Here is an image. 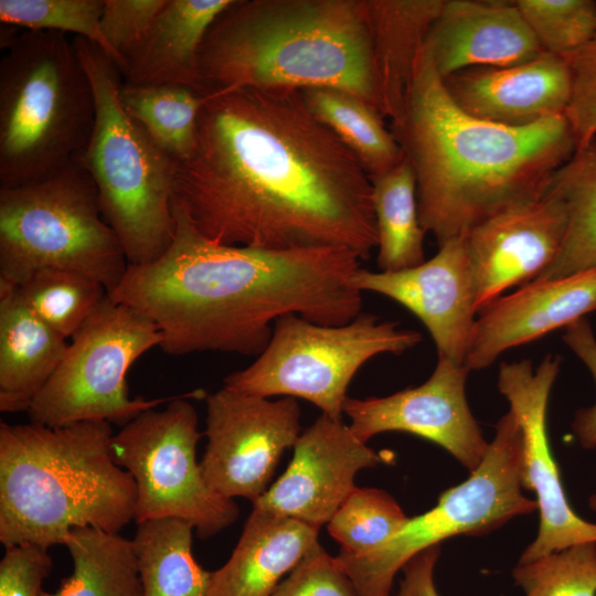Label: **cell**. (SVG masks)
Here are the masks:
<instances>
[{
  "instance_id": "6da1fadb",
  "label": "cell",
  "mask_w": 596,
  "mask_h": 596,
  "mask_svg": "<svg viewBox=\"0 0 596 596\" xmlns=\"http://www.w3.org/2000/svg\"><path fill=\"white\" fill-rule=\"evenodd\" d=\"M172 205L202 235L263 249L377 246L369 174L301 91L212 93L192 153L174 161Z\"/></svg>"
},
{
  "instance_id": "7a4b0ae2",
  "label": "cell",
  "mask_w": 596,
  "mask_h": 596,
  "mask_svg": "<svg viewBox=\"0 0 596 596\" xmlns=\"http://www.w3.org/2000/svg\"><path fill=\"white\" fill-rule=\"evenodd\" d=\"M175 232L157 259L128 265L108 297L147 317L171 355L216 351L258 356L277 319L341 326L362 309L352 285L360 257L345 248L263 249L220 244L172 205Z\"/></svg>"
},
{
  "instance_id": "3957f363",
  "label": "cell",
  "mask_w": 596,
  "mask_h": 596,
  "mask_svg": "<svg viewBox=\"0 0 596 596\" xmlns=\"http://www.w3.org/2000/svg\"><path fill=\"white\" fill-rule=\"evenodd\" d=\"M390 123L416 179L421 224L438 246L543 196L577 148L565 115L509 127L466 114L424 47L403 108Z\"/></svg>"
},
{
  "instance_id": "277c9868",
  "label": "cell",
  "mask_w": 596,
  "mask_h": 596,
  "mask_svg": "<svg viewBox=\"0 0 596 596\" xmlns=\"http://www.w3.org/2000/svg\"><path fill=\"white\" fill-rule=\"evenodd\" d=\"M199 66L206 95L327 87L380 111L365 0H234L211 25Z\"/></svg>"
},
{
  "instance_id": "5b68a950",
  "label": "cell",
  "mask_w": 596,
  "mask_h": 596,
  "mask_svg": "<svg viewBox=\"0 0 596 596\" xmlns=\"http://www.w3.org/2000/svg\"><path fill=\"white\" fill-rule=\"evenodd\" d=\"M106 421L0 424V542L49 549L75 528L119 533L136 513V485L111 455Z\"/></svg>"
},
{
  "instance_id": "8992f818",
  "label": "cell",
  "mask_w": 596,
  "mask_h": 596,
  "mask_svg": "<svg viewBox=\"0 0 596 596\" xmlns=\"http://www.w3.org/2000/svg\"><path fill=\"white\" fill-rule=\"evenodd\" d=\"M0 189L47 179L86 147L95 96L73 40L1 31Z\"/></svg>"
},
{
  "instance_id": "52a82bcc",
  "label": "cell",
  "mask_w": 596,
  "mask_h": 596,
  "mask_svg": "<svg viewBox=\"0 0 596 596\" xmlns=\"http://www.w3.org/2000/svg\"><path fill=\"white\" fill-rule=\"evenodd\" d=\"M74 46L95 96V123L75 158L97 189L105 222L129 265L150 263L171 245L174 160L123 108V76L96 44L75 36Z\"/></svg>"
},
{
  "instance_id": "ba28073f",
  "label": "cell",
  "mask_w": 596,
  "mask_h": 596,
  "mask_svg": "<svg viewBox=\"0 0 596 596\" xmlns=\"http://www.w3.org/2000/svg\"><path fill=\"white\" fill-rule=\"evenodd\" d=\"M128 265L95 183L76 159L42 181L0 189V280L18 285L53 267L87 275L109 294Z\"/></svg>"
},
{
  "instance_id": "9c48e42d",
  "label": "cell",
  "mask_w": 596,
  "mask_h": 596,
  "mask_svg": "<svg viewBox=\"0 0 596 596\" xmlns=\"http://www.w3.org/2000/svg\"><path fill=\"white\" fill-rule=\"evenodd\" d=\"M422 334L361 312L341 326H323L298 315L275 321L272 338L256 360L224 379V387L249 395L302 398L342 421L347 391L355 373L376 355H400Z\"/></svg>"
},
{
  "instance_id": "30bf717a",
  "label": "cell",
  "mask_w": 596,
  "mask_h": 596,
  "mask_svg": "<svg viewBox=\"0 0 596 596\" xmlns=\"http://www.w3.org/2000/svg\"><path fill=\"white\" fill-rule=\"evenodd\" d=\"M494 428V438L478 468L467 480L444 491L433 509L408 518L390 541L368 556L337 555L360 596H392L398 571L444 540L485 535L538 510L535 500L522 493L523 434L515 414L509 409Z\"/></svg>"
},
{
  "instance_id": "8fae6325",
  "label": "cell",
  "mask_w": 596,
  "mask_h": 596,
  "mask_svg": "<svg viewBox=\"0 0 596 596\" xmlns=\"http://www.w3.org/2000/svg\"><path fill=\"white\" fill-rule=\"evenodd\" d=\"M203 396L202 390L175 395L163 409L143 411L114 434L113 458L136 485L137 523L174 518L209 539L236 521L237 504L207 486L196 460L202 434L190 398Z\"/></svg>"
},
{
  "instance_id": "7c38bea8",
  "label": "cell",
  "mask_w": 596,
  "mask_h": 596,
  "mask_svg": "<svg viewBox=\"0 0 596 596\" xmlns=\"http://www.w3.org/2000/svg\"><path fill=\"white\" fill-rule=\"evenodd\" d=\"M161 334L143 315L109 297L68 342L66 352L26 414L31 423L61 426L106 421L123 426L175 395L131 398L126 376Z\"/></svg>"
},
{
  "instance_id": "4fadbf2b",
  "label": "cell",
  "mask_w": 596,
  "mask_h": 596,
  "mask_svg": "<svg viewBox=\"0 0 596 596\" xmlns=\"http://www.w3.org/2000/svg\"><path fill=\"white\" fill-rule=\"evenodd\" d=\"M205 398L203 478L215 493L253 503L267 491L281 455L302 432L297 400L270 401L224 386Z\"/></svg>"
},
{
  "instance_id": "5bb4252c",
  "label": "cell",
  "mask_w": 596,
  "mask_h": 596,
  "mask_svg": "<svg viewBox=\"0 0 596 596\" xmlns=\"http://www.w3.org/2000/svg\"><path fill=\"white\" fill-rule=\"evenodd\" d=\"M560 356L546 355L536 369L530 360L501 363L498 389L523 434L522 487L533 491L540 512L534 541L519 563H529L583 542H596V523L570 505L547 433V403L560 371Z\"/></svg>"
},
{
  "instance_id": "9a60e30c",
  "label": "cell",
  "mask_w": 596,
  "mask_h": 596,
  "mask_svg": "<svg viewBox=\"0 0 596 596\" xmlns=\"http://www.w3.org/2000/svg\"><path fill=\"white\" fill-rule=\"evenodd\" d=\"M468 373L464 364L438 356L423 384L383 397H348L343 413L363 443L384 432L409 433L437 444L471 472L481 464L489 443L468 406Z\"/></svg>"
},
{
  "instance_id": "2e32d148",
  "label": "cell",
  "mask_w": 596,
  "mask_h": 596,
  "mask_svg": "<svg viewBox=\"0 0 596 596\" xmlns=\"http://www.w3.org/2000/svg\"><path fill=\"white\" fill-rule=\"evenodd\" d=\"M391 457L360 440L342 421L321 414L301 432L285 472L253 509L320 529L356 488L355 475Z\"/></svg>"
},
{
  "instance_id": "e0dca14e",
  "label": "cell",
  "mask_w": 596,
  "mask_h": 596,
  "mask_svg": "<svg viewBox=\"0 0 596 596\" xmlns=\"http://www.w3.org/2000/svg\"><path fill=\"white\" fill-rule=\"evenodd\" d=\"M566 226L563 204L547 193L475 226L465 244L477 313L507 289L539 277L557 257Z\"/></svg>"
},
{
  "instance_id": "ac0fdd59",
  "label": "cell",
  "mask_w": 596,
  "mask_h": 596,
  "mask_svg": "<svg viewBox=\"0 0 596 596\" xmlns=\"http://www.w3.org/2000/svg\"><path fill=\"white\" fill-rule=\"evenodd\" d=\"M352 285L385 296L426 327L438 356L464 364L476 321L475 289L465 237L439 246L434 257L398 272L359 268Z\"/></svg>"
},
{
  "instance_id": "d6986e66",
  "label": "cell",
  "mask_w": 596,
  "mask_h": 596,
  "mask_svg": "<svg viewBox=\"0 0 596 596\" xmlns=\"http://www.w3.org/2000/svg\"><path fill=\"white\" fill-rule=\"evenodd\" d=\"M595 310L596 267L533 279L478 313L464 365L469 372L486 369L507 350L566 328Z\"/></svg>"
},
{
  "instance_id": "ffe728a7",
  "label": "cell",
  "mask_w": 596,
  "mask_h": 596,
  "mask_svg": "<svg viewBox=\"0 0 596 596\" xmlns=\"http://www.w3.org/2000/svg\"><path fill=\"white\" fill-rule=\"evenodd\" d=\"M443 79L462 111L509 127L565 115L572 94L564 58L545 51L524 63L470 67Z\"/></svg>"
},
{
  "instance_id": "44dd1931",
  "label": "cell",
  "mask_w": 596,
  "mask_h": 596,
  "mask_svg": "<svg viewBox=\"0 0 596 596\" xmlns=\"http://www.w3.org/2000/svg\"><path fill=\"white\" fill-rule=\"evenodd\" d=\"M424 49L443 78L524 63L543 52L514 1L505 0H445Z\"/></svg>"
},
{
  "instance_id": "7402d4cb",
  "label": "cell",
  "mask_w": 596,
  "mask_h": 596,
  "mask_svg": "<svg viewBox=\"0 0 596 596\" xmlns=\"http://www.w3.org/2000/svg\"><path fill=\"white\" fill-rule=\"evenodd\" d=\"M233 1L166 0L146 35L125 56L119 68L124 82L178 83L203 92L200 51L211 25Z\"/></svg>"
},
{
  "instance_id": "603a6c76",
  "label": "cell",
  "mask_w": 596,
  "mask_h": 596,
  "mask_svg": "<svg viewBox=\"0 0 596 596\" xmlns=\"http://www.w3.org/2000/svg\"><path fill=\"white\" fill-rule=\"evenodd\" d=\"M319 529L252 509L227 562L212 572L210 596H270L318 543Z\"/></svg>"
},
{
  "instance_id": "cb8c5ba5",
  "label": "cell",
  "mask_w": 596,
  "mask_h": 596,
  "mask_svg": "<svg viewBox=\"0 0 596 596\" xmlns=\"http://www.w3.org/2000/svg\"><path fill=\"white\" fill-rule=\"evenodd\" d=\"M67 339L38 318L15 286L0 280V411L28 412L60 365Z\"/></svg>"
},
{
  "instance_id": "d4e9b609",
  "label": "cell",
  "mask_w": 596,
  "mask_h": 596,
  "mask_svg": "<svg viewBox=\"0 0 596 596\" xmlns=\"http://www.w3.org/2000/svg\"><path fill=\"white\" fill-rule=\"evenodd\" d=\"M445 0H365L379 108L395 119L404 105L416 61Z\"/></svg>"
},
{
  "instance_id": "484cf974",
  "label": "cell",
  "mask_w": 596,
  "mask_h": 596,
  "mask_svg": "<svg viewBox=\"0 0 596 596\" xmlns=\"http://www.w3.org/2000/svg\"><path fill=\"white\" fill-rule=\"evenodd\" d=\"M545 193L563 204L567 226L557 257L535 279L596 267V136L554 172Z\"/></svg>"
},
{
  "instance_id": "4316f807",
  "label": "cell",
  "mask_w": 596,
  "mask_h": 596,
  "mask_svg": "<svg viewBox=\"0 0 596 596\" xmlns=\"http://www.w3.org/2000/svg\"><path fill=\"white\" fill-rule=\"evenodd\" d=\"M193 530L174 518L137 523L132 542L143 596H210L212 572L193 556Z\"/></svg>"
},
{
  "instance_id": "83f0119b",
  "label": "cell",
  "mask_w": 596,
  "mask_h": 596,
  "mask_svg": "<svg viewBox=\"0 0 596 596\" xmlns=\"http://www.w3.org/2000/svg\"><path fill=\"white\" fill-rule=\"evenodd\" d=\"M64 545L73 571L42 596H143L132 540L85 526L73 529Z\"/></svg>"
},
{
  "instance_id": "f1b7e54d",
  "label": "cell",
  "mask_w": 596,
  "mask_h": 596,
  "mask_svg": "<svg viewBox=\"0 0 596 596\" xmlns=\"http://www.w3.org/2000/svg\"><path fill=\"white\" fill-rule=\"evenodd\" d=\"M377 231V267L398 272L425 259L424 231L418 214L416 179L406 158L394 168L370 177Z\"/></svg>"
},
{
  "instance_id": "f546056e",
  "label": "cell",
  "mask_w": 596,
  "mask_h": 596,
  "mask_svg": "<svg viewBox=\"0 0 596 596\" xmlns=\"http://www.w3.org/2000/svg\"><path fill=\"white\" fill-rule=\"evenodd\" d=\"M301 94L311 114L356 157L369 177L383 173L405 159L374 106L336 88H309Z\"/></svg>"
},
{
  "instance_id": "4dcf8cb0",
  "label": "cell",
  "mask_w": 596,
  "mask_h": 596,
  "mask_svg": "<svg viewBox=\"0 0 596 596\" xmlns=\"http://www.w3.org/2000/svg\"><path fill=\"white\" fill-rule=\"evenodd\" d=\"M207 95L184 84L121 83L125 111L174 161L187 159L196 141L198 119Z\"/></svg>"
},
{
  "instance_id": "1f68e13d",
  "label": "cell",
  "mask_w": 596,
  "mask_h": 596,
  "mask_svg": "<svg viewBox=\"0 0 596 596\" xmlns=\"http://www.w3.org/2000/svg\"><path fill=\"white\" fill-rule=\"evenodd\" d=\"M14 286L25 306L65 339H72L108 298L96 279L62 268L36 269Z\"/></svg>"
},
{
  "instance_id": "d6a6232c",
  "label": "cell",
  "mask_w": 596,
  "mask_h": 596,
  "mask_svg": "<svg viewBox=\"0 0 596 596\" xmlns=\"http://www.w3.org/2000/svg\"><path fill=\"white\" fill-rule=\"evenodd\" d=\"M407 520L386 491L356 487L328 522V531L341 545L340 554L361 558L382 547Z\"/></svg>"
},
{
  "instance_id": "836d02e7",
  "label": "cell",
  "mask_w": 596,
  "mask_h": 596,
  "mask_svg": "<svg viewBox=\"0 0 596 596\" xmlns=\"http://www.w3.org/2000/svg\"><path fill=\"white\" fill-rule=\"evenodd\" d=\"M524 596H596V542H583L512 570Z\"/></svg>"
},
{
  "instance_id": "e575fe53",
  "label": "cell",
  "mask_w": 596,
  "mask_h": 596,
  "mask_svg": "<svg viewBox=\"0 0 596 596\" xmlns=\"http://www.w3.org/2000/svg\"><path fill=\"white\" fill-rule=\"evenodd\" d=\"M105 0H0L2 24L23 30L74 33L98 45L114 62L100 18Z\"/></svg>"
},
{
  "instance_id": "d590c367",
  "label": "cell",
  "mask_w": 596,
  "mask_h": 596,
  "mask_svg": "<svg viewBox=\"0 0 596 596\" xmlns=\"http://www.w3.org/2000/svg\"><path fill=\"white\" fill-rule=\"evenodd\" d=\"M543 51L565 56L596 35L594 0H514Z\"/></svg>"
},
{
  "instance_id": "8d00e7d4",
  "label": "cell",
  "mask_w": 596,
  "mask_h": 596,
  "mask_svg": "<svg viewBox=\"0 0 596 596\" xmlns=\"http://www.w3.org/2000/svg\"><path fill=\"white\" fill-rule=\"evenodd\" d=\"M270 596H360L337 556L317 543Z\"/></svg>"
},
{
  "instance_id": "74e56055",
  "label": "cell",
  "mask_w": 596,
  "mask_h": 596,
  "mask_svg": "<svg viewBox=\"0 0 596 596\" xmlns=\"http://www.w3.org/2000/svg\"><path fill=\"white\" fill-rule=\"evenodd\" d=\"M562 57L572 81L565 117L579 148L596 136V35L584 46Z\"/></svg>"
},
{
  "instance_id": "f35d334b",
  "label": "cell",
  "mask_w": 596,
  "mask_h": 596,
  "mask_svg": "<svg viewBox=\"0 0 596 596\" xmlns=\"http://www.w3.org/2000/svg\"><path fill=\"white\" fill-rule=\"evenodd\" d=\"M164 3L166 0H105L100 29L118 70L125 56L146 35Z\"/></svg>"
},
{
  "instance_id": "ab89813d",
  "label": "cell",
  "mask_w": 596,
  "mask_h": 596,
  "mask_svg": "<svg viewBox=\"0 0 596 596\" xmlns=\"http://www.w3.org/2000/svg\"><path fill=\"white\" fill-rule=\"evenodd\" d=\"M0 562V596H42L53 562L49 549L23 543L4 547Z\"/></svg>"
},
{
  "instance_id": "60d3db41",
  "label": "cell",
  "mask_w": 596,
  "mask_h": 596,
  "mask_svg": "<svg viewBox=\"0 0 596 596\" xmlns=\"http://www.w3.org/2000/svg\"><path fill=\"white\" fill-rule=\"evenodd\" d=\"M563 340L586 365L596 385V338L589 321L582 318L567 326ZM572 432L583 449H596V402L575 412ZM588 505L596 512V493L589 497Z\"/></svg>"
},
{
  "instance_id": "b9f144b4",
  "label": "cell",
  "mask_w": 596,
  "mask_h": 596,
  "mask_svg": "<svg viewBox=\"0 0 596 596\" xmlns=\"http://www.w3.org/2000/svg\"><path fill=\"white\" fill-rule=\"evenodd\" d=\"M439 555L440 545H435L412 557L402 568L404 576L394 596H439L434 581Z\"/></svg>"
}]
</instances>
